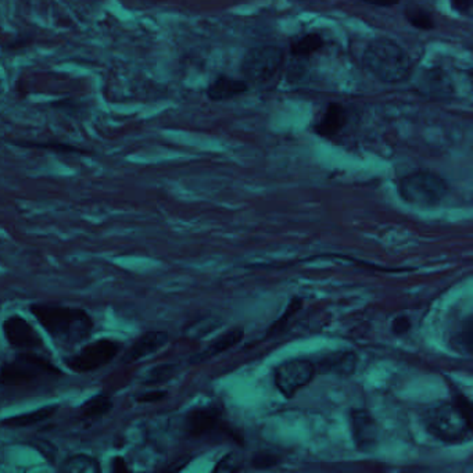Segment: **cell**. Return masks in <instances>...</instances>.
<instances>
[{
  "label": "cell",
  "instance_id": "obj_1",
  "mask_svg": "<svg viewBox=\"0 0 473 473\" xmlns=\"http://www.w3.org/2000/svg\"><path fill=\"white\" fill-rule=\"evenodd\" d=\"M29 313L46 333L62 345H77L88 340L93 332V319L82 308L51 303H35Z\"/></svg>",
  "mask_w": 473,
  "mask_h": 473
},
{
  "label": "cell",
  "instance_id": "obj_2",
  "mask_svg": "<svg viewBox=\"0 0 473 473\" xmlns=\"http://www.w3.org/2000/svg\"><path fill=\"white\" fill-rule=\"evenodd\" d=\"M426 430L444 443L465 441L472 433V402L463 394L432 405L424 413Z\"/></svg>",
  "mask_w": 473,
  "mask_h": 473
},
{
  "label": "cell",
  "instance_id": "obj_3",
  "mask_svg": "<svg viewBox=\"0 0 473 473\" xmlns=\"http://www.w3.org/2000/svg\"><path fill=\"white\" fill-rule=\"evenodd\" d=\"M363 60L374 75L389 84L401 82L411 73V60L407 51L387 38L372 40L364 51Z\"/></svg>",
  "mask_w": 473,
  "mask_h": 473
},
{
  "label": "cell",
  "instance_id": "obj_4",
  "mask_svg": "<svg viewBox=\"0 0 473 473\" xmlns=\"http://www.w3.org/2000/svg\"><path fill=\"white\" fill-rule=\"evenodd\" d=\"M62 375L63 372L43 356L34 351H20L13 360L0 367V387L23 386Z\"/></svg>",
  "mask_w": 473,
  "mask_h": 473
},
{
  "label": "cell",
  "instance_id": "obj_5",
  "mask_svg": "<svg viewBox=\"0 0 473 473\" xmlns=\"http://www.w3.org/2000/svg\"><path fill=\"white\" fill-rule=\"evenodd\" d=\"M448 184L443 176L432 171H415L398 182L401 199L417 207H435L448 195Z\"/></svg>",
  "mask_w": 473,
  "mask_h": 473
},
{
  "label": "cell",
  "instance_id": "obj_6",
  "mask_svg": "<svg viewBox=\"0 0 473 473\" xmlns=\"http://www.w3.org/2000/svg\"><path fill=\"white\" fill-rule=\"evenodd\" d=\"M123 351V344L111 339H100L84 345L80 352L66 357L63 361L77 374L95 372L110 364Z\"/></svg>",
  "mask_w": 473,
  "mask_h": 473
},
{
  "label": "cell",
  "instance_id": "obj_7",
  "mask_svg": "<svg viewBox=\"0 0 473 473\" xmlns=\"http://www.w3.org/2000/svg\"><path fill=\"white\" fill-rule=\"evenodd\" d=\"M317 375L314 361L294 359L279 364L274 371V385L284 398H293L308 386Z\"/></svg>",
  "mask_w": 473,
  "mask_h": 473
},
{
  "label": "cell",
  "instance_id": "obj_8",
  "mask_svg": "<svg viewBox=\"0 0 473 473\" xmlns=\"http://www.w3.org/2000/svg\"><path fill=\"white\" fill-rule=\"evenodd\" d=\"M283 60L284 53L282 47L275 45L257 46L245 54L242 71L254 82L268 81L279 71Z\"/></svg>",
  "mask_w": 473,
  "mask_h": 473
},
{
  "label": "cell",
  "instance_id": "obj_9",
  "mask_svg": "<svg viewBox=\"0 0 473 473\" xmlns=\"http://www.w3.org/2000/svg\"><path fill=\"white\" fill-rule=\"evenodd\" d=\"M350 430L354 446L360 452H375L380 440V428L372 413L365 408H351L348 412Z\"/></svg>",
  "mask_w": 473,
  "mask_h": 473
},
{
  "label": "cell",
  "instance_id": "obj_10",
  "mask_svg": "<svg viewBox=\"0 0 473 473\" xmlns=\"http://www.w3.org/2000/svg\"><path fill=\"white\" fill-rule=\"evenodd\" d=\"M3 335L8 343L19 351H35L43 347L38 330L20 315H12L3 322Z\"/></svg>",
  "mask_w": 473,
  "mask_h": 473
},
{
  "label": "cell",
  "instance_id": "obj_11",
  "mask_svg": "<svg viewBox=\"0 0 473 473\" xmlns=\"http://www.w3.org/2000/svg\"><path fill=\"white\" fill-rule=\"evenodd\" d=\"M222 407L218 404L200 407L189 411L185 417L184 429L191 437H200L218 428L222 418Z\"/></svg>",
  "mask_w": 473,
  "mask_h": 473
},
{
  "label": "cell",
  "instance_id": "obj_12",
  "mask_svg": "<svg viewBox=\"0 0 473 473\" xmlns=\"http://www.w3.org/2000/svg\"><path fill=\"white\" fill-rule=\"evenodd\" d=\"M315 364L317 374H332L339 376H351L357 371L359 356L354 351H333L319 357Z\"/></svg>",
  "mask_w": 473,
  "mask_h": 473
},
{
  "label": "cell",
  "instance_id": "obj_13",
  "mask_svg": "<svg viewBox=\"0 0 473 473\" xmlns=\"http://www.w3.org/2000/svg\"><path fill=\"white\" fill-rule=\"evenodd\" d=\"M169 340V335L162 330H150L143 333L141 337L132 343V345L124 352L121 361L124 364H132L136 363L145 357L151 356V354L157 352L160 348H162Z\"/></svg>",
  "mask_w": 473,
  "mask_h": 473
},
{
  "label": "cell",
  "instance_id": "obj_14",
  "mask_svg": "<svg viewBox=\"0 0 473 473\" xmlns=\"http://www.w3.org/2000/svg\"><path fill=\"white\" fill-rule=\"evenodd\" d=\"M243 337H245V329L243 328H234L229 332L222 333L214 341H211L202 352L193 356L191 359V364H200V363H204L210 359L219 356V354L225 352L226 350L234 347L236 344H239L243 340Z\"/></svg>",
  "mask_w": 473,
  "mask_h": 473
},
{
  "label": "cell",
  "instance_id": "obj_15",
  "mask_svg": "<svg viewBox=\"0 0 473 473\" xmlns=\"http://www.w3.org/2000/svg\"><path fill=\"white\" fill-rule=\"evenodd\" d=\"M420 92L432 99H448L452 93V84L444 71L435 69L421 77Z\"/></svg>",
  "mask_w": 473,
  "mask_h": 473
},
{
  "label": "cell",
  "instance_id": "obj_16",
  "mask_svg": "<svg viewBox=\"0 0 473 473\" xmlns=\"http://www.w3.org/2000/svg\"><path fill=\"white\" fill-rule=\"evenodd\" d=\"M249 90V84L243 80H236L226 75H219L208 86L207 96L214 101H222L241 96Z\"/></svg>",
  "mask_w": 473,
  "mask_h": 473
},
{
  "label": "cell",
  "instance_id": "obj_17",
  "mask_svg": "<svg viewBox=\"0 0 473 473\" xmlns=\"http://www.w3.org/2000/svg\"><path fill=\"white\" fill-rule=\"evenodd\" d=\"M347 123V111L339 103H330L318 123L315 131L324 138L335 136Z\"/></svg>",
  "mask_w": 473,
  "mask_h": 473
},
{
  "label": "cell",
  "instance_id": "obj_18",
  "mask_svg": "<svg viewBox=\"0 0 473 473\" xmlns=\"http://www.w3.org/2000/svg\"><path fill=\"white\" fill-rule=\"evenodd\" d=\"M114 402L112 398L110 397V394L107 393H97L93 397H90L89 400H86L82 405H81V411H80V417L82 421H88V422H95L103 417H106L107 413L112 409Z\"/></svg>",
  "mask_w": 473,
  "mask_h": 473
},
{
  "label": "cell",
  "instance_id": "obj_19",
  "mask_svg": "<svg viewBox=\"0 0 473 473\" xmlns=\"http://www.w3.org/2000/svg\"><path fill=\"white\" fill-rule=\"evenodd\" d=\"M57 409H58L57 405L42 407V408H38L35 411L21 413V415L10 417V418L5 420L2 422V425L9 426V428H16V429L29 428V426H34V425H38V424H42V422L50 420L57 412Z\"/></svg>",
  "mask_w": 473,
  "mask_h": 473
},
{
  "label": "cell",
  "instance_id": "obj_20",
  "mask_svg": "<svg viewBox=\"0 0 473 473\" xmlns=\"http://www.w3.org/2000/svg\"><path fill=\"white\" fill-rule=\"evenodd\" d=\"M14 146L25 147V149H38V150H49L60 154H90L92 151L81 149L71 143H64L58 141H46V142H35V141H12Z\"/></svg>",
  "mask_w": 473,
  "mask_h": 473
},
{
  "label": "cell",
  "instance_id": "obj_21",
  "mask_svg": "<svg viewBox=\"0 0 473 473\" xmlns=\"http://www.w3.org/2000/svg\"><path fill=\"white\" fill-rule=\"evenodd\" d=\"M58 470L66 473H99L101 470L99 461L88 454H75L66 458Z\"/></svg>",
  "mask_w": 473,
  "mask_h": 473
},
{
  "label": "cell",
  "instance_id": "obj_22",
  "mask_svg": "<svg viewBox=\"0 0 473 473\" xmlns=\"http://www.w3.org/2000/svg\"><path fill=\"white\" fill-rule=\"evenodd\" d=\"M450 345L462 354H472L473 347V325L472 318L468 317L459 328L450 336Z\"/></svg>",
  "mask_w": 473,
  "mask_h": 473
},
{
  "label": "cell",
  "instance_id": "obj_23",
  "mask_svg": "<svg viewBox=\"0 0 473 473\" xmlns=\"http://www.w3.org/2000/svg\"><path fill=\"white\" fill-rule=\"evenodd\" d=\"M302 307H303V299H300V298H293V299L289 302V304H287L284 313L279 317V319H276V321L268 328L265 337L268 339V337H274V336H278V335L283 333V332L286 330L289 322L291 321V318L302 310Z\"/></svg>",
  "mask_w": 473,
  "mask_h": 473
},
{
  "label": "cell",
  "instance_id": "obj_24",
  "mask_svg": "<svg viewBox=\"0 0 473 473\" xmlns=\"http://www.w3.org/2000/svg\"><path fill=\"white\" fill-rule=\"evenodd\" d=\"M325 45L324 38L318 34H307L291 43L290 51L295 57H307Z\"/></svg>",
  "mask_w": 473,
  "mask_h": 473
},
{
  "label": "cell",
  "instance_id": "obj_25",
  "mask_svg": "<svg viewBox=\"0 0 473 473\" xmlns=\"http://www.w3.org/2000/svg\"><path fill=\"white\" fill-rule=\"evenodd\" d=\"M176 371H178V365L175 364H161L157 365L154 368H151L145 379H143V385H160V383H165L168 380H171Z\"/></svg>",
  "mask_w": 473,
  "mask_h": 473
},
{
  "label": "cell",
  "instance_id": "obj_26",
  "mask_svg": "<svg viewBox=\"0 0 473 473\" xmlns=\"http://www.w3.org/2000/svg\"><path fill=\"white\" fill-rule=\"evenodd\" d=\"M405 17L411 23V25H413L415 28H420V29H432V28H435V23L432 20L430 14L426 10H422L420 8L408 9L405 12Z\"/></svg>",
  "mask_w": 473,
  "mask_h": 473
},
{
  "label": "cell",
  "instance_id": "obj_27",
  "mask_svg": "<svg viewBox=\"0 0 473 473\" xmlns=\"http://www.w3.org/2000/svg\"><path fill=\"white\" fill-rule=\"evenodd\" d=\"M280 463V455L272 452V451H258L253 455L252 458V465L254 469L258 470H265V469H271L276 465Z\"/></svg>",
  "mask_w": 473,
  "mask_h": 473
},
{
  "label": "cell",
  "instance_id": "obj_28",
  "mask_svg": "<svg viewBox=\"0 0 473 473\" xmlns=\"http://www.w3.org/2000/svg\"><path fill=\"white\" fill-rule=\"evenodd\" d=\"M218 321L215 319H211V318H206V319H202V321H197L192 325V328H189V332L193 337H203L206 336L207 333L213 332L217 326H218Z\"/></svg>",
  "mask_w": 473,
  "mask_h": 473
},
{
  "label": "cell",
  "instance_id": "obj_29",
  "mask_svg": "<svg viewBox=\"0 0 473 473\" xmlns=\"http://www.w3.org/2000/svg\"><path fill=\"white\" fill-rule=\"evenodd\" d=\"M411 328H412V322H411L409 317H407V315H398L397 318L393 319L391 326H390L391 333L394 336H398V337L407 335L411 330Z\"/></svg>",
  "mask_w": 473,
  "mask_h": 473
},
{
  "label": "cell",
  "instance_id": "obj_30",
  "mask_svg": "<svg viewBox=\"0 0 473 473\" xmlns=\"http://www.w3.org/2000/svg\"><path fill=\"white\" fill-rule=\"evenodd\" d=\"M241 463L233 454H226L214 468V472H236L239 470Z\"/></svg>",
  "mask_w": 473,
  "mask_h": 473
},
{
  "label": "cell",
  "instance_id": "obj_31",
  "mask_svg": "<svg viewBox=\"0 0 473 473\" xmlns=\"http://www.w3.org/2000/svg\"><path fill=\"white\" fill-rule=\"evenodd\" d=\"M167 391L165 390H151V391H146L142 393L136 397L138 402H146V404H151V402H157L161 401L167 397Z\"/></svg>",
  "mask_w": 473,
  "mask_h": 473
},
{
  "label": "cell",
  "instance_id": "obj_32",
  "mask_svg": "<svg viewBox=\"0 0 473 473\" xmlns=\"http://www.w3.org/2000/svg\"><path fill=\"white\" fill-rule=\"evenodd\" d=\"M50 106L51 107H54V108H60V110H75L77 107H78V104L74 101V100H71V99H63V100H54V101H51L50 103Z\"/></svg>",
  "mask_w": 473,
  "mask_h": 473
},
{
  "label": "cell",
  "instance_id": "obj_33",
  "mask_svg": "<svg viewBox=\"0 0 473 473\" xmlns=\"http://www.w3.org/2000/svg\"><path fill=\"white\" fill-rule=\"evenodd\" d=\"M111 470L112 472H128L130 468L127 465V461L123 457H115L111 461Z\"/></svg>",
  "mask_w": 473,
  "mask_h": 473
},
{
  "label": "cell",
  "instance_id": "obj_34",
  "mask_svg": "<svg viewBox=\"0 0 473 473\" xmlns=\"http://www.w3.org/2000/svg\"><path fill=\"white\" fill-rule=\"evenodd\" d=\"M452 8L459 13H466L470 9L472 0H451Z\"/></svg>",
  "mask_w": 473,
  "mask_h": 473
},
{
  "label": "cell",
  "instance_id": "obj_35",
  "mask_svg": "<svg viewBox=\"0 0 473 473\" xmlns=\"http://www.w3.org/2000/svg\"><path fill=\"white\" fill-rule=\"evenodd\" d=\"M365 3L368 5H374V6H380V8H390L397 5L400 0H364Z\"/></svg>",
  "mask_w": 473,
  "mask_h": 473
},
{
  "label": "cell",
  "instance_id": "obj_36",
  "mask_svg": "<svg viewBox=\"0 0 473 473\" xmlns=\"http://www.w3.org/2000/svg\"><path fill=\"white\" fill-rule=\"evenodd\" d=\"M29 40H27V39H20V40H14V42H12V43H9L5 49H8V50H17V49H20V47H24L27 43H28Z\"/></svg>",
  "mask_w": 473,
  "mask_h": 473
}]
</instances>
